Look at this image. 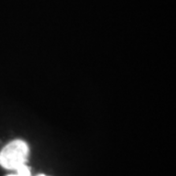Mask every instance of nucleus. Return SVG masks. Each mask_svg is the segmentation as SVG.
<instances>
[{"label": "nucleus", "instance_id": "1", "mask_svg": "<svg viewBox=\"0 0 176 176\" xmlns=\"http://www.w3.org/2000/svg\"><path fill=\"white\" fill-rule=\"evenodd\" d=\"M29 148L24 141L15 140L6 145L0 152V165L6 169H17L25 164Z\"/></svg>", "mask_w": 176, "mask_h": 176}, {"label": "nucleus", "instance_id": "2", "mask_svg": "<svg viewBox=\"0 0 176 176\" xmlns=\"http://www.w3.org/2000/svg\"><path fill=\"white\" fill-rule=\"evenodd\" d=\"M16 171H17L18 176H30L29 168L28 167V166H26L25 164L21 165L19 168L16 169Z\"/></svg>", "mask_w": 176, "mask_h": 176}, {"label": "nucleus", "instance_id": "3", "mask_svg": "<svg viewBox=\"0 0 176 176\" xmlns=\"http://www.w3.org/2000/svg\"><path fill=\"white\" fill-rule=\"evenodd\" d=\"M8 176H18L17 174H13V175H8Z\"/></svg>", "mask_w": 176, "mask_h": 176}, {"label": "nucleus", "instance_id": "4", "mask_svg": "<svg viewBox=\"0 0 176 176\" xmlns=\"http://www.w3.org/2000/svg\"><path fill=\"white\" fill-rule=\"evenodd\" d=\"M39 176H45V175H39Z\"/></svg>", "mask_w": 176, "mask_h": 176}]
</instances>
